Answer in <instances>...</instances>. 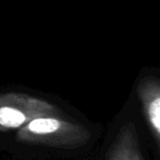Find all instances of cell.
<instances>
[{
    "instance_id": "1",
    "label": "cell",
    "mask_w": 160,
    "mask_h": 160,
    "mask_svg": "<svg viewBox=\"0 0 160 160\" xmlns=\"http://www.w3.org/2000/svg\"><path fill=\"white\" fill-rule=\"evenodd\" d=\"M53 111L46 102L22 96L0 97V128H18Z\"/></svg>"
},
{
    "instance_id": "2",
    "label": "cell",
    "mask_w": 160,
    "mask_h": 160,
    "mask_svg": "<svg viewBox=\"0 0 160 160\" xmlns=\"http://www.w3.org/2000/svg\"><path fill=\"white\" fill-rule=\"evenodd\" d=\"M139 96L144 104L149 126L158 142L160 135V91L157 81L150 80L145 83L144 87L139 89Z\"/></svg>"
},
{
    "instance_id": "3",
    "label": "cell",
    "mask_w": 160,
    "mask_h": 160,
    "mask_svg": "<svg viewBox=\"0 0 160 160\" xmlns=\"http://www.w3.org/2000/svg\"><path fill=\"white\" fill-rule=\"evenodd\" d=\"M71 125L68 123L60 121L55 118H46V116H38L33 120L29 121L22 131L24 136H52L59 131H65L70 128Z\"/></svg>"
},
{
    "instance_id": "4",
    "label": "cell",
    "mask_w": 160,
    "mask_h": 160,
    "mask_svg": "<svg viewBox=\"0 0 160 160\" xmlns=\"http://www.w3.org/2000/svg\"><path fill=\"white\" fill-rule=\"evenodd\" d=\"M111 160H140V156L133 144H129L126 138L121 139L115 146Z\"/></svg>"
}]
</instances>
